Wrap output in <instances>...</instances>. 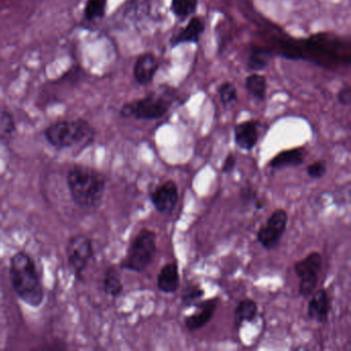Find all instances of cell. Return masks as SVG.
<instances>
[{"instance_id": "cell-3", "label": "cell", "mask_w": 351, "mask_h": 351, "mask_svg": "<svg viewBox=\"0 0 351 351\" xmlns=\"http://www.w3.org/2000/svg\"><path fill=\"white\" fill-rule=\"evenodd\" d=\"M45 138L56 149H81L91 145L95 139L94 127L85 119L61 120L49 125L44 131Z\"/></svg>"}, {"instance_id": "cell-6", "label": "cell", "mask_w": 351, "mask_h": 351, "mask_svg": "<svg viewBox=\"0 0 351 351\" xmlns=\"http://www.w3.org/2000/svg\"><path fill=\"white\" fill-rule=\"evenodd\" d=\"M170 102L157 94H151L137 101L129 102L121 108L123 118H135L137 120H157L167 114Z\"/></svg>"}, {"instance_id": "cell-13", "label": "cell", "mask_w": 351, "mask_h": 351, "mask_svg": "<svg viewBox=\"0 0 351 351\" xmlns=\"http://www.w3.org/2000/svg\"><path fill=\"white\" fill-rule=\"evenodd\" d=\"M158 71V62L153 54L141 55L134 65V77L139 85H147L153 81Z\"/></svg>"}, {"instance_id": "cell-30", "label": "cell", "mask_w": 351, "mask_h": 351, "mask_svg": "<svg viewBox=\"0 0 351 351\" xmlns=\"http://www.w3.org/2000/svg\"><path fill=\"white\" fill-rule=\"evenodd\" d=\"M254 206H256V209H263L265 207V202L264 201L258 199V200L254 202Z\"/></svg>"}, {"instance_id": "cell-29", "label": "cell", "mask_w": 351, "mask_h": 351, "mask_svg": "<svg viewBox=\"0 0 351 351\" xmlns=\"http://www.w3.org/2000/svg\"><path fill=\"white\" fill-rule=\"evenodd\" d=\"M338 100L342 106H348L351 104V90L349 87H344L338 94Z\"/></svg>"}, {"instance_id": "cell-23", "label": "cell", "mask_w": 351, "mask_h": 351, "mask_svg": "<svg viewBox=\"0 0 351 351\" xmlns=\"http://www.w3.org/2000/svg\"><path fill=\"white\" fill-rule=\"evenodd\" d=\"M198 5V0H172L171 11L180 19L190 17L195 13Z\"/></svg>"}, {"instance_id": "cell-22", "label": "cell", "mask_w": 351, "mask_h": 351, "mask_svg": "<svg viewBox=\"0 0 351 351\" xmlns=\"http://www.w3.org/2000/svg\"><path fill=\"white\" fill-rule=\"evenodd\" d=\"M106 5L108 0H87L84 11L86 20L95 21L97 19H102L106 15Z\"/></svg>"}, {"instance_id": "cell-14", "label": "cell", "mask_w": 351, "mask_h": 351, "mask_svg": "<svg viewBox=\"0 0 351 351\" xmlns=\"http://www.w3.org/2000/svg\"><path fill=\"white\" fill-rule=\"evenodd\" d=\"M305 147H299L295 149H287L277 154L271 159L269 166L273 169H283L287 167H298L302 165L306 158Z\"/></svg>"}, {"instance_id": "cell-27", "label": "cell", "mask_w": 351, "mask_h": 351, "mask_svg": "<svg viewBox=\"0 0 351 351\" xmlns=\"http://www.w3.org/2000/svg\"><path fill=\"white\" fill-rule=\"evenodd\" d=\"M326 173V162L324 160L315 161L314 163L310 164L307 167V174L310 178L317 180L322 178Z\"/></svg>"}, {"instance_id": "cell-26", "label": "cell", "mask_w": 351, "mask_h": 351, "mask_svg": "<svg viewBox=\"0 0 351 351\" xmlns=\"http://www.w3.org/2000/svg\"><path fill=\"white\" fill-rule=\"evenodd\" d=\"M239 197L243 205H250L252 204V203L254 204V202L258 199V193L254 190V186L250 184H244V186H241Z\"/></svg>"}, {"instance_id": "cell-9", "label": "cell", "mask_w": 351, "mask_h": 351, "mask_svg": "<svg viewBox=\"0 0 351 351\" xmlns=\"http://www.w3.org/2000/svg\"><path fill=\"white\" fill-rule=\"evenodd\" d=\"M156 210L162 215H170L178 201V184L173 180H167L158 186L149 195Z\"/></svg>"}, {"instance_id": "cell-18", "label": "cell", "mask_w": 351, "mask_h": 351, "mask_svg": "<svg viewBox=\"0 0 351 351\" xmlns=\"http://www.w3.org/2000/svg\"><path fill=\"white\" fill-rule=\"evenodd\" d=\"M104 293L112 298L120 297L124 291V285L116 267L110 266L106 269L104 279Z\"/></svg>"}, {"instance_id": "cell-12", "label": "cell", "mask_w": 351, "mask_h": 351, "mask_svg": "<svg viewBox=\"0 0 351 351\" xmlns=\"http://www.w3.org/2000/svg\"><path fill=\"white\" fill-rule=\"evenodd\" d=\"M234 137L239 149L252 151L258 141V123L256 121L240 123L234 129Z\"/></svg>"}, {"instance_id": "cell-1", "label": "cell", "mask_w": 351, "mask_h": 351, "mask_svg": "<svg viewBox=\"0 0 351 351\" xmlns=\"http://www.w3.org/2000/svg\"><path fill=\"white\" fill-rule=\"evenodd\" d=\"M10 280L16 295L26 305L38 308L45 301V289L36 261L28 252H16L10 260Z\"/></svg>"}, {"instance_id": "cell-20", "label": "cell", "mask_w": 351, "mask_h": 351, "mask_svg": "<svg viewBox=\"0 0 351 351\" xmlns=\"http://www.w3.org/2000/svg\"><path fill=\"white\" fill-rule=\"evenodd\" d=\"M272 58V53L268 49L254 47L250 51L248 67L252 71H263L266 69Z\"/></svg>"}, {"instance_id": "cell-19", "label": "cell", "mask_w": 351, "mask_h": 351, "mask_svg": "<svg viewBox=\"0 0 351 351\" xmlns=\"http://www.w3.org/2000/svg\"><path fill=\"white\" fill-rule=\"evenodd\" d=\"M17 132L15 119L13 114L5 110L0 108V141L10 143Z\"/></svg>"}, {"instance_id": "cell-4", "label": "cell", "mask_w": 351, "mask_h": 351, "mask_svg": "<svg viewBox=\"0 0 351 351\" xmlns=\"http://www.w3.org/2000/svg\"><path fill=\"white\" fill-rule=\"evenodd\" d=\"M156 252L157 233L153 230L143 228L131 242L126 256L121 262V269L136 273L143 272L153 263Z\"/></svg>"}, {"instance_id": "cell-25", "label": "cell", "mask_w": 351, "mask_h": 351, "mask_svg": "<svg viewBox=\"0 0 351 351\" xmlns=\"http://www.w3.org/2000/svg\"><path fill=\"white\" fill-rule=\"evenodd\" d=\"M219 98L225 106L233 104L237 100V89L231 83H223L219 89Z\"/></svg>"}, {"instance_id": "cell-8", "label": "cell", "mask_w": 351, "mask_h": 351, "mask_svg": "<svg viewBox=\"0 0 351 351\" xmlns=\"http://www.w3.org/2000/svg\"><path fill=\"white\" fill-rule=\"evenodd\" d=\"M289 215L285 209L279 208L268 217L266 223L258 229L256 239L267 250H273L278 245L287 230Z\"/></svg>"}, {"instance_id": "cell-5", "label": "cell", "mask_w": 351, "mask_h": 351, "mask_svg": "<svg viewBox=\"0 0 351 351\" xmlns=\"http://www.w3.org/2000/svg\"><path fill=\"white\" fill-rule=\"evenodd\" d=\"M67 266L77 280H82L90 262L94 258L91 238L85 234L71 236L66 243Z\"/></svg>"}, {"instance_id": "cell-28", "label": "cell", "mask_w": 351, "mask_h": 351, "mask_svg": "<svg viewBox=\"0 0 351 351\" xmlns=\"http://www.w3.org/2000/svg\"><path fill=\"white\" fill-rule=\"evenodd\" d=\"M236 167V158L233 154H229L227 156V158L225 159V162H223V167H221V171L223 173H231Z\"/></svg>"}, {"instance_id": "cell-10", "label": "cell", "mask_w": 351, "mask_h": 351, "mask_svg": "<svg viewBox=\"0 0 351 351\" xmlns=\"http://www.w3.org/2000/svg\"><path fill=\"white\" fill-rule=\"evenodd\" d=\"M217 305H219V298H213L206 301H199L198 303L195 304V307L198 311L184 318V326L186 330L194 332V330H200L203 326L209 324L215 315Z\"/></svg>"}, {"instance_id": "cell-17", "label": "cell", "mask_w": 351, "mask_h": 351, "mask_svg": "<svg viewBox=\"0 0 351 351\" xmlns=\"http://www.w3.org/2000/svg\"><path fill=\"white\" fill-rule=\"evenodd\" d=\"M258 315V305L252 299H243L236 306L234 311L235 328L240 330L244 322H254Z\"/></svg>"}, {"instance_id": "cell-11", "label": "cell", "mask_w": 351, "mask_h": 351, "mask_svg": "<svg viewBox=\"0 0 351 351\" xmlns=\"http://www.w3.org/2000/svg\"><path fill=\"white\" fill-rule=\"evenodd\" d=\"M330 311V299L328 291L318 289L310 295L307 306V315L310 319L315 320L320 324H324L328 319Z\"/></svg>"}, {"instance_id": "cell-15", "label": "cell", "mask_w": 351, "mask_h": 351, "mask_svg": "<svg viewBox=\"0 0 351 351\" xmlns=\"http://www.w3.org/2000/svg\"><path fill=\"white\" fill-rule=\"evenodd\" d=\"M157 287L165 293H173L180 287V273L178 263L172 262L164 265L158 274Z\"/></svg>"}, {"instance_id": "cell-2", "label": "cell", "mask_w": 351, "mask_h": 351, "mask_svg": "<svg viewBox=\"0 0 351 351\" xmlns=\"http://www.w3.org/2000/svg\"><path fill=\"white\" fill-rule=\"evenodd\" d=\"M67 188L73 202L81 209H95L101 204L106 190V178L95 168L75 164L66 176Z\"/></svg>"}, {"instance_id": "cell-24", "label": "cell", "mask_w": 351, "mask_h": 351, "mask_svg": "<svg viewBox=\"0 0 351 351\" xmlns=\"http://www.w3.org/2000/svg\"><path fill=\"white\" fill-rule=\"evenodd\" d=\"M204 289L199 285H191L184 289L182 295V302L186 307L195 306L203 297H204Z\"/></svg>"}, {"instance_id": "cell-7", "label": "cell", "mask_w": 351, "mask_h": 351, "mask_svg": "<svg viewBox=\"0 0 351 351\" xmlns=\"http://www.w3.org/2000/svg\"><path fill=\"white\" fill-rule=\"evenodd\" d=\"M322 269V256L318 252H312L293 265V271L299 278V293L309 298L317 287Z\"/></svg>"}, {"instance_id": "cell-21", "label": "cell", "mask_w": 351, "mask_h": 351, "mask_svg": "<svg viewBox=\"0 0 351 351\" xmlns=\"http://www.w3.org/2000/svg\"><path fill=\"white\" fill-rule=\"evenodd\" d=\"M245 87L250 95L254 96L256 99L264 100L267 91V82L263 75L254 73L250 75L245 80Z\"/></svg>"}, {"instance_id": "cell-16", "label": "cell", "mask_w": 351, "mask_h": 351, "mask_svg": "<svg viewBox=\"0 0 351 351\" xmlns=\"http://www.w3.org/2000/svg\"><path fill=\"white\" fill-rule=\"evenodd\" d=\"M204 29V23L200 18H192L186 27L173 36L171 45L176 47L184 43H198Z\"/></svg>"}]
</instances>
